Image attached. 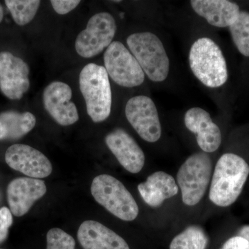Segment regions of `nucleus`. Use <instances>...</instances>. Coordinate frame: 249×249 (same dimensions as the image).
Here are the masks:
<instances>
[{
  "label": "nucleus",
  "instance_id": "nucleus-1",
  "mask_svg": "<svg viewBox=\"0 0 249 249\" xmlns=\"http://www.w3.org/2000/svg\"><path fill=\"white\" fill-rule=\"evenodd\" d=\"M249 175V165L240 156L223 155L214 168L209 199L220 207L235 203L240 196Z\"/></svg>",
  "mask_w": 249,
  "mask_h": 249
},
{
  "label": "nucleus",
  "instance_id": "nucleus-2",
  "mask_svg": "<svg viewBox=\"0 0 249 249\" xmlns=\"http://www.w3.org/2000/svg\"><path fill=\"white\" fill-rule=\"evenodd\" d=\"M189 63L196 78L208 88H219L227 81L225 58L219 46L209 37H201L193 44Z\"/></svg>",
  "mask_w": 249,
  "mask_h": 249
},
{
  "label": "nucleus",
  "instance_id": "nucleus-3",
  "mask_svg": "<svg viewBox=\"0 0 249 249\" xmlns=\"http://www.w3.org/2000/svg\"><path fill=\"white\" fill-rule=\"evenodd\" d=\"M79 85L91 120L95 123L106 121L110 115L112 101L106 68L96 64H88L80 71Z\"/></svg>",
  "mask_w": 249,
  "mask_h": 249
},
{
  "label": "nucleus",
  "instance_id": "nucleus-4",
  "mask_svg": "<svg viewBox=\"0 0 249 249\" xmlns=\"http://www.w3.org/2000/svg\"><path fill=\"white\" fill-rule=\"evenodd\" d=\"M127 44L142 71L152 81L166 79L170 71L169 58L157 36L150 32L136 33L127 37Z\"/></svg>",
  "mask_w": 249,
  "mask_h": 249
},
{
  "label": "nucleus",
  "instance_id": "nucleus-5",
  "mask_svg": "<svg viewBox=\"0 0 249 249\" xmlns=\"http://www.w3.org/2000/svg\"><path fill=\"white\" fill-rule=\"evenodd\" d=\"M91 193L95 200L121 220L130 222L138 216L137 201L117 178L101 175L93 178Z\"/></svg>",
  "mask_w": 249,
  "mask_h": 249
},
{
  "label": "nucleus",
  "instance_id": "nucleus-6",
  "mask_svg": "<svg viewBox=\"0 0 249 249\" xmlns=\"http://www.w3.org/2000/svg\"><path fill=\"white\" fill-rule=\"evenodd\" d=\"M213 162L206 152L190 156L178 173V183L182 201L187 206H196L204 197L212 177Z\"/></svg>",
  "mask_w": 249,
  "mask_h": 249
},
{
  "label": "nucleus",
  "instance_id": "nucleus-7",
  "mask_svg": "<svg viewBox=\"0 0 249 249\" xmlns=\"http://www.w3.org/2000/svg\"><path fill=\"white\" fill-rule=\"evenodd\" d=\"M105 68L116 84L134 88L142 84L145 73L137 59L119 41H114L104 53Z\"/></svg>",
  "mask_w": 249,
  "mask_h": 249
},
{
  "label": "nucleus",
  "instance_id": "nucleus-8",
  "mask_svg": "<svg viewBox=\"0 0 249 249\" xmlns=\"http://www.w3.org/2000/svg\"><path fill=\"white\" fill-rule=\"evenodd\" d=\"M116 31L115 19L107 12L95 14L90 18L86 29L77 36V53L85 58L96 56L112 42Z\"/></svg>",
  "mask_w": 249,
  "mask_h": 249
},
{
  "label": "nucleus",
  "instance_id": "nucleus-9",
  "mask_svg": "<svg viewBox=\"0 0 249 249\" xmlns=\"http://www.w3.org/2000/svg\"><path fill=\"white\" fill-rule=\"evenodd\" d=\"M125 116L136 132L145 142H155L161 136L158 111L151 98L145 96L131 98L125 106Z\"/></svg>",
  "mask_w": 249,
  "mask_h": 249
},
{
  "label": "nucleus",
  "instance_id": "nucleus-10",
  "mask_svg": "<svg viewBox=\"0 0 249 249\" xmlns=\"http://www.w3.org/2000/svg\"><path fill=\"white\" fill-rule=\"evenodd\" d=\"M29 65L8 52L0 53V90L11 100H19L30 88Z\"/></svg>",
  "mask_w": 249,
  "mask_h": 249
},
{
  "label": "nucleus",
  "instance_id": "nucleus-11",
  "mask_svg": "<svg viewBox=\"0 0 249 249\" xmlns=\"http://www.w3.org/2000/svg\"><path fill=\"white\" fill-rule=\"evenodd\" d=\"M6 163L12 169L34 178H47L53 167L49 159L34 147L24 144H15L5 154Z\"/></svg>",
  "mask_w": 249,
  "mask_h": 249
},
{
  "label": "nucleus",
  "instance_id": "nucleus-12",
  "mask_svg": "<svg viewBox=\"0 0 249 249\" xmlns=\"http://www.w3.org/2000/svg\"><path fill=\"white\" fill-rule=\"evenodd\" d=\"M71 98V88L62 82H52L44 90V107L60 125H71L79 119L76 105L70 101Z\"/></svg>",
  "mask_w": 249,
  "mask_h": 249
},
{
  "label": "nucleus",
  "instance_id": "nucleus-13",
  "mask_svg": "<svg viewBox=\"0 0 249 249\" xmlns=\"http://www.w3.org/2000/svg\"><path fill=\"white\" fill-rule=\"evenodd\" d=\"M47 193L45 183L39 178H15L7 187V200L10 211L16 217L29 212L36 201Z\"/></svg>",
  "mask_w": 249,
  "mask_h": 249
},
{
  "label": "nucleus",
  "instance_id": "nucleus-14",
  "mask_svg": "<svg viewBox=\"0 0 249 249\" xmlns=\"http://www.w3.org/2000/svg\"><path fill=\"white\" fill-rule=\"evenodd\" d=\"M106 143L120 164L129 172L137 174L145 164V155L142 148L124 129L116 128L106 136Z\"/></svg>",
  "mask_w": 249,
  "mask_h": 249
},
{
  "label": "nucleus",
  "instance_id": "nucleus-15",
  "mask_svg": "<svg viewBox=\"0 0 249 249\" xmlns=\"http://www.w3.org/2000/svg\"><path fill=\"white\" fill-rule=\"evenodd\" d=\"M184 123L188 130L196 134V142L203 152H215L222 142L220 129L211 116L200 107H193L186 111Z\"/></svg>",
  "mask_w": 249,
  "mask_h": 249
},
{
  "label": "nucleus",
  "instance_id": "nucleus-16",
  "mask_svg": "<svg viewBox=\"0 0 249 249\" xmlns=\"http://www.w3.org/2000/svg\"><path fill=\"white\" fill-rule=\"evenodd\" d=\"M77 236L83 249H130L122 237L96 221L82 223Z\"/></svg>",
  "mask_w": 249,
  "mask_h": 249
},
{
  "label": "nucleus",
  "instance_id": "nucleus-17",
  "mask_svg": "<svg viewBox=\"0 0 249 249\" xmlns=\"http://www.w3.org/2000/svg\"><path fill=\"white\" fill-rule=\"evenodd\" d=\"M191 4L196 14L219 28L230 27L241 11L238 5L227 0H193Z\"/></svg>",
  "mask_w": 249,
  "mask_h": 249
},
{
  "label": "nucleus",
  "instance_id": "nucleus-18",
  "mask_svg": "<svg viewBox=\"0 0 249 249\" xmlns=\"http://www.w3.org/2000/svg\"><path fill=\"white\" fill-rule=\"evenodd\" d=\"M138 190L147 205L152 208H158L165 200L178 194V187L171 175L158 171L148 176L145 182L141 183Z\"/></svg>",
  "mask_w": 249,
  "mask_h": 249
},
{
  "label": "nucleus",
  "instance_id": "nucleus-19",
  "mask_svg": "<svg viewBox=\"0 0 249 249\" xmlns=\"http://www.w3.org/2000/svg\"><path fill=\"white\" fill-rule=\"evenodd\" d=\"M36 116L29 111L14 110L0 113V140H18L35 127Z\"/></svg>",
  "mask_w": 249,
  "mask_h": 249
},
{
  "label": "nucleus",
  "instance_id": "nucleus-20",
  "mask_svg": "<svg viewBox=\"0 0 249 249\" xmlns=\"http://www.w3.org/2000/svg\"><path fill=\"white\" fill-rule=\"evenodd\" d=\"M209 237L199 226L187 227L183 231L174 237L170 249H206Z\"/></svg>",
  "mask_w": 249,
  "mask_h": 249
},
{
  "label": "nucleus",
  "instance_id": "nucleus-21",
  "mask_svg": "<svg viewBox=\"0 0 249 249\" xmlns=\"http://www.w3.org/2000/svg\"><path fill=\"white\" fill-rule=\"evenodd\" d=\"M40 2L38 0H6L5 4L14 22L18 25L24 26L35 17Z\"/></svg>",
  "mask_w": 249,
  "mask_h": 249
},
{
  "label": "nucleus",
  "instance_id": "nucleus-22",
  "mask_svg": "<svg viewBox=\"0 0 249 249\" xmlns=\"http://www.w3.org/2000/svg\"><path fill=\"white\" fill-rule=\"evenodd\" d=\"M229 30L239 52L249 57V12L240 11L235 22L229 27Z\"/></svg>",
  "mask_w": 249,
  "mask_h": 249
},
{
  "label": "nucleus",
  "instance_id": "nucleus-23",
  "mask_svg": "<svg viewBox=\"0 0 249 249\" xmlns=\"http://www.w3.org/2000/svg\"><path fill=\"white\" fill-rule=\"evenodd\" d=\"M74 238L62 229L53 228L47 234V249H76Z\"/></svg>",
  "mask_w": 249,
  "mask_h": 249
},
{
  "label": "nucleus",
  "instance_id": "nucleus-24",
  "mask_svg": "<svg viewBox=\"0 0 249 249\" xmlns=\"http://www.w3.org/2000/svg\"><path fill=\"white\" fill-rule=\"evenodd\" d=\"M13 224L12 213L6 207L0 209V244L7 238L9 228Z\"/></svg>",
  "mask_w": 249,
  "mask_h": 249
},
{
  "label": "nucleus",
  "instance_id": "nucleus-25",
  "mask_svg": "<svg viewBox=\"0 0 249 249\" xmlns=\"http://www.w3.org/2000/svg\"><path fill=\"white\" fill-rule=\"evenodd\" d=\"M54 11L57 14L65 15L71 12L79 5L80 1L77 0H52L50 1Z\"/></svg>",
  "mask_w": 249,
  "mask_h": 249
},
{
  "label": "nucleus",
  "instance_id": "nucleus-26",
  "mask_svg": "<svg viewBox=\"0 0 249 249\" xmlns=\"http://www.w3.org/2000/svg\"><path fill=\"white\" fill-rule=\"evenodd\" d=\"M220 249H249V242L242 237L235 236L228 240Z\"/></svg>",
  "mask_w": 249,
  "mask_h": 249
},
{
  "label": "nucleus",
  "instance_id": "nucleus-27",
  "mask_svg": "<svg viewBox=\"0 0 249 249\" xmlns=\"http://www.w3.org/2000/svg\"><path fill=\"white\" fill-rule=\"evenodd\" d=\"M239 237H242L249 242V226H245L240 229L239 231Z\"/></svg>",
  "mask_w": 249,
  "mask_h": 249
},
{
  "label": "nucleus",
  "instance_id": "nucleus-28",
  "mask_svg": "<svg viewBox=\"0 0 249 249\" xmlns=\"http://www.w3.org/2000/svg\"><path fill=\"white\" fill-rule=\"evenodd\" d=\"M3 18H4V10L2 6L0 4V22L2 21Z\"/></svg>",
  "mask_w": 249,
  "mask_h": 249
},
{
  "label": "nucleus",
  "instance_id": "nucleus-29",
  "mask_svg": "<svg viewBox=\"0 0 249 249\" xmlns=\"http://www.w3.org/2000/svg\"></svg>",
  "mask_w": 249,
  "mask_h": 249
}]
</instances>
